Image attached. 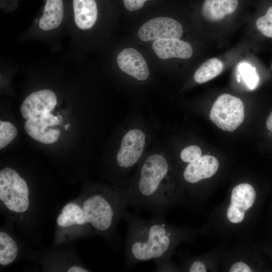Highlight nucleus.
Instances as JSON below:
<instances>
[{"label":"nucleus","instance_id":"obj_14","mask_svg":"<svg viewBox=\"0 0 272 272\" xmlns=\"http://www.w3.org/2000/svg\"><path fill=\"white\" fill-rule=\"evenodd\" d=\"M40 117L27 119L24 128L26 132L34 140L45 144L54 143L60 135L59 129L47 127Z\"/></svg>","mask_w":272,"mask_h":272},{"label":"nucleus","instance_id":"obj_17","mask_svg":"<svg viewBox=\"0 0 272 272\" xmlns=\"http://www.w3.org/2000/svg\"><path fill=\"white\" fill-rule=\"evenodd\" d=\"M223 69L222 61L218 58H211L203 64L196 71L194 75V80L198 84L207 82L221 74Z\"/></svg>","mask_w":272,"mask_h":272},{"label":"nucleus","instance_id":"obj_12","mask_svg":"<svg viewBox=\"0 0 272 272\" xmlns=\"http://www.w3.org/2000/svg\"><path fill=\"white\" fill-rule=\"evenodd\" d=\"M218 168L219 162L215 157L204 155L188 163L183 171V178L187 183L194 184L213 176Z\"/></svg>","mask_w":272,"mask_h":272},{"label":"nucleus","instance_id":"obj_22","mask_svg":"<svg viewBox=\"0 0 272 272\" xmlns=\"http://www.w3.org/2000/svg\"><path fill=\"white\" fill-rule=\"evenodd\" d=\"M201 156L200 148L195 145H192L184 148L180 153V158L185 163H191Z\"/></svg>","mask_w":272,"mask_h":272},{"label":"nucleus","instance_id":"obj_4","mask_svg":"<svg viewBox=\"0 0 272 272\" xmlns=\"http://www.w3.org/2000/svg\"><path fill=\"white\" fill-rule=\"evenodd\" d=\"M64 24L66 25V0H43L28 35L31 38H51L58 34Z\"/></svg>","mask_w":272,"mask_h":272},{"label":"nucleus","instance_id":"obj_18","mask_svg":"<svg viewBox=\"0 0 272 272\" xmlns=\"http://www.w3.org/2000/svg\"><path fill=\"white\" fill-rule=\"evenodd\" d=\"M18 246L7 233L0 232V263L7 265L12 263L18 254Z\"/></svg>","mask_w":272,"mask_h":272},{"label":"nucleus","instance_id":"obj_3","mask_svg":"<svg viewBox=\"0 0 272 272\" xmlns=\"http://www.w3.org/2000/svg\"><path fill=\"white\" fill-rule=\"evenodd\" d=\"M94 193L84 201L83 209L87 223L97 231L112 232L116 223L123 217L128 206L123 187L113 191Z\"/></svg>","mask_w":272,"mask_h":272},{"label":"nucleus","instance_id":"obj_9","mask_svg":"<svg viewBox=\"0 0 272 272\" xmlns=\"http://www.w3.org/2000/svg\"><path fill=\"white\" fill-rule=\"evenodd\" d=\"M57 103L55 93L49 89H42L29 95L21 106V112L26 119L39 117L44 113L50 112Z\"/></svg>","mask_w":272,"mask_h":272},{"label":"nucleus","instance_id":"obj_10","mask_svg":"<svg viewBox=\"0 0 272 272\" xmlns=\"http://www.w3.org/2000/svg\"><path fill=\"white\" fill-rule=\"evenodd\" d=\"M116 61L119 68L139 81L148 79L150 71L142 55L133 48H126L118 54Z\"/></svg>","mask_w":272,"mask_h":272},{"label":"nucleus","instance_id":"obj_23","mask_svg":"<svg viewBox=\"0 0 272 272\" xmlns=\"http://www.w3.org/2000/svg\"><path fill=\"white\" fill-rule=\"evenodd\" d=\"M227 216L228 220L233 223L241 222L245 216V212L230 205L227 210Z\"/></svg>","mask_w":272,"mask_h":272},{"label":"nucleus","instance_id":"obj_21","mask_svg":"<svg viewBox=\"0 0 272 272\" xmlns=\"http://www.w3.org/2000/svg\"><path fill=\"white\" fill-rule=\"evenodd\" d=\"M256 26L263 35L272 38V6L268 8L265 15L258 18Z\"/></svg>","mask_w":272,"mask_h":272},{"label":"nucleus","instance_id":"obj_31","mask_svg":"<svg viewBox=\"0 0 272 272\" xmlns=\"http://www.w3.org/2000/svg\"><path fill=\"white\" fill-rule=\"evenodd\" d=\"M69 126H70V124H66V125H64L65 129V130H67Z\"/></svg>","mask_w":272,"mask_h":272},{"label":"nucleus","instance_id":"obj_8","mask_svg":"<svg viewBox=\"0 0 272 272\" xmlns=\"http://www.w3.org/2000/svg\"><path fill=\"white\" fill-rule=\"evenodd\" d=\"M145 139L144 133L139 129L130 130L124 134L116 156L119 168L127 170L138 162L143 152Z\"/></svg>","mask_w":272,"mask_h":272},{"label":"nucleus","instance_id":"obj_19","mask_svg":"<svg viewBox=\"0 0 272 272\" xmlns=\"http://www.w3.org/2000/svg\"><path fill=\"white\" fill-rule=\"evenodd\" d=\"M238 69L247 86L250 89H254L258 81L255 67L247 62H242Z\"/></svg>","mask_w":272,"mask_h":272},{"label":"nucleus","instance_id":"obj_13","mask_svg":"<svg viewBox=\"0 0 272 272\" xmlns=\"http://www.w3.org/2000/svg\"><path fill=\"white\" fill-rule=\"evenodd\" d=\"M238 5V0H205L201 13L206 20L217 22L233 14Z\"/></svg>","mask_w":272,"mask_h":272},{"label":"nucleus","instance_id":"obj_20","mask_svg":"<svg viewBox=\"0 0 272 272\" xmlns=\"http://www.w3.org/2000/svg\"><path fill=\"white\" fill-rule=\"evenodd\" d=\"M17 129L11 122L0 121V149L10 143L16 137Z\"/></svg>","mask_w":272,"mask_h":272},{"label":"nucleus","instance_id":"obj_5","mask_svg":"<svg viewBox=\"0 0 272 272\" xmlns=\"http://www.w3.org/2000/svg\"><path fill=\"white\" fill-rule=\"evenodd\" d=\"M29 188L26 181L14 169L0 171V199L10 211L23 213L29 206Z\"/></svg>","mask_w":272,"mask_h":272},{"label":"nucleus","instance_id":"obj_26","mask_svg":"<svg viewBox=\"0 0 272 272\" xmlns=\"http://www.w3.org/2000/svg\"><path fill=\"white\" fill-rule=\"evenodd\" d=\"M40 117L43 120L47 126H53L60 124L57 116H54L50 112L44 113Z\"/></svg>","mask_w":272,"mask_h":272},{"label":"nucleus","instance_id":"obj_16","mask_svg":"<svg viewBox=\"0 0 272 272\" xmlns=\"http://www.w3.org/2000/svg\"><path fill=\"white\" fill-rule=\"evenodd\" d=\"M58 226L67 227L74 225H83L87 223L83 209L76 203L70 202L62 208L57 218Z\"/></svg>","mask_w":272,"mask_h":272},{"label":"nucleus","instance_id":"obj_6","mask_svg":"<svg viewBox=\"0 0 272 272\" xmlns=\"http://www.w3.org/2000/svg\"><path fill=\"white\" fill-rule=\"evenodd\" d=\"M210 118L221 129L233 131L243 121L244 104L238 97L228 94H222L214 102Z\"/></svg>","mask_w":272,"mask_h":272},{"label":"nucleus","instance_id":"obj_7","mask_svg":"<svg viewBox=\"0 0 272 272\" xmlns=\"http://www.w3.org/2000/svg\"><path fill=\"white\" fill-rule=\"evenodd\" d=\"M183 28L177 21L166 17L150 19L139 28L138 35L143 41H155L163 38H180Z\"/></svg>","mask_w":272,"mask_h":272},{"label":"nucleus","instance_id":"obj_30","mask_svg":"<svg viewBox=\"0 0 272 272\" xmlns=\"http://www.w3.org/2000/svg\"><path fill=\"white\" fill-rule=\"evenodd\" d=\"M266 126L267 129L272 132V111L269 114L266 122Z\"/></svg>","mask_w":272,"mask_h":272},{"label":"nucleus","instance_id":"obj_2","mask_svg":"<svg viewBox=\"0 0 272 272\" xmlns=\"http://www.w3.org/2000/svg\"><path fill=\"white\" fill-rule=\"evenodd\" d=\"M169 168L164 156L159 154L148 156L136 178L123 187L128 206L137 211L145 209L155 217H164L179 195L174 184L166 179Z\"/></svg>","mask_w":272,"mask_h":272},{"label":"nucleus","instance_id":"obj_25","mask_svg":"<svg viewBox=\"0 0 272 272\" xmlns=\"http://www.w3.org/2000/svg\"><path fill=\"white\" fill-rule=\"evenodd\" d=\"M147 1L150 0H123V4L126 10L133 12L141 9Z\"/></svg>","mask_w":272,"mask_h":272},{"label":"nucleus","instance_id":"obj_27","mask_svg":"<svg viewBox=\"0 0 272 272\" xmlns=\"http://www.w3.org/2000/svg\"><path fill=\"white\" fill-rule=\"evenodd\" d=\"M230 272H250L252 271L249 266L245 263L239 261L234 263L229 270Z\"/></svg>","mask_w":272,"mask_h":272},{"label":"nucleus","instance_id":"obj_28","mask_svg":"<svg viewBox=\"0 0 272 272\" xmlns=\"http://www.w3.org/2000/svg\"><path fill=\"white\" fill-rule=\"evenodd\" d=\"M188 271L189 272H205L206 268L202 262L194 261L189 266Z\"/></svg>","mask_w":272,"mask_h":272},{"label":"nucleus","instance_id":"obj_15","mask_svg":"<svg viewBox=\"0 0 272 272\" xmlns=\"http://www.w3.org/2000/svg\"><path fill=\"white\" fill-rule=\"evenodd\" d=\"M256 198L254 188L249 184L241 183L232 190L230 204L245 212L253 205Z\"/></svg>","mask_w":272,"mask_h":272},{"label":"nucleus","instance_id":"obj_11","mask_svg":"<svg viewBox=\"0 0 272 272\" xmlns=\"http://www.w3.org/2000/svg\"><path fill=\"white\" fill-rule=\"evenodd\" d=\"M152 48L158 57L163 59L176 57L189 58L192 55L191 45L177 38H163L156 40Z\"/></svg>","mask_w":272,"mask_h":272},{"label":"nucleus","instance_id":"obj_1","mask_svg":"<svg viewBox=\"0 0 272 272\" xmlns=\"http://www.w3.org/2000/svg\"><path fill=\"white\" fill-rule=\"evenodd\" d=\"M127 223L125 266L153 260L156 271L172 269L170 255L177 242L178 230L167 224L164 217L142 219L127 211L123 218Z\"/></svg>","mask_w":272,"mask_h":272},{"label":"nucleus","instance_id":"obj_24","mask_svg":"<svg viewBox=\"0 0 272 272\" xmlns=\"http://www.w3.org/2000/svg\"><path fill=\"white\" fill-rule=\"evenodd\" d=\"M20 0H0V7L1 10L6 12L9 13L15 11L18 7Z\"/></svg>","mask_w":272,"mask_h":272},{"label":"nucleus","instance_id":"obj_32","mask_svg":"<svg viewBox=\"0 0 272 272\" xmlns=\"http://www.w3.org/2000/svg\"><path fill=\"white\" fill-rule=\"evenodd\" d=\"M271 67H272V65H271Z\"/></svg>","mask_w":272,"mask_h":272},{"label":"nucleus","instance_id":"obj_29","mask_svg":"<svg viewBox=\"0 0 272 272\" xmlns=\"http://www.w3.org/2000/svg\"><path fill=\"white\" fill-rule=\"evenodd\" d=\"M67 272H88L89 271L80 266H73L70 267L67 269Z\"/></svg>","mask_w":272,"mask_h":272}]
</instances>
